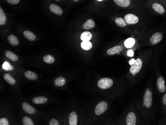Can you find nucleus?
I'll return each mask as SVG.
<instances>
[{
  "label": "nucleus",
  "mask_w": 166,
  "mask_h": 125,
  "mask_svg": "<svg viewBox=\"0 0 166 125\" xmlns=\"http://www.w3.org/2000/svg\"><path fill=\"white\" fill-rule=\"evenodd\" d=\"M23 36L29 41H34L36 40V36L33 33L26 30L23 32Z\"/></svg>",
  "instance_id": "obj_19"
},
{
  "label": "nucleus",
  "mask_w": 166,
  "mask_h": 125,
  "mask_svg": "<svg viewBox=\"0 0 166 125\" xmlns=\"http://www.w3.org/2000/svg\"><path fill=\"white\" fill-rule=\"evenodd\" d=\"M127 56L129 57H132L134 55V51H133L132 50H129L127 51Z\"/></svg>",
  "instance_id": "obj_35"
},
{
  "label": "nucleus",
  "mask_w": 166,
  "mask_h": 125,
  "mask_svg": "<svg viewBox=\"0 0 166 125\" xmlns=\"http://www.w3.org/2000/svg\"><path fill=\"white\" fill-rule=\"evenodd\" d=\"M92 34L89 32H85L81 34V39L83 41H89L92 39Z\"/></svg>",
  "instance_id": "obj_26"
},
{
  "label": "nucleus",
  "mask_w": 166,
  "mask_h": 125,
  "mask_svg": "<svg viewBox=\"0 0 166 125\" xmlns=\"http://www.w3.org/2000/svg\"><path fill=\"white\" fill-rule=\"evenodd\" d=\"M161 109L162 113L166 117V92L162 95L161 99Z\"/></svg>",
  "instance_id": "obj_21"
},
{
  "label": "nucleus",
  "mask_w": 166,
  "mask_h": 125,
  "mask_svg": "<svg viewBox=\"0 0 166 125\" xmlns=\"http://www.w3.org/2000/svg\"><path fill=\"white\" fill-rule=\"evenodd\" d=\"M148 59L138 57L135 59L134 62L131 65L127 74V77L131 83L134 82L136 79L144 72L148 65Z\"/></svg>",
  "instance_id": "obj_2"
},
{
  "label": "nucleus",
  "mask_w": 166,
  "mask_h": 125,
  "mask_svg": "<svg viewBox=\"0 0 166 125\" xmlns=\"http://www.w3.org/2000/svg\"><path fill=\"white\" fill-rule=\"evenodd\" d=\"M139 116L137 113L133 110L129 111L125 115L124 124L126 125H136L139 123Z\"/></svg>",
  "instance_id": "obj_4"
},
{
  "label": "nucleus",
  "mask_w": 166,
  "mask_h": 125,
  "mask_svg": "<svg viewBox=\"0 0 166 125\" xmlns=\"http://www.w3.org/2000/svg\"><path fill=\"white\" fill-rule=\"evenodd\" d=\"M114 21L116 25L120 28H125L127 25V23H126L125 19L121 17L116 18Z\"/></svg>",
  "instance_id": "obj_17"
},
{
  "label": "nucleus",
  "mask_w": 166,
  "mask_h": 125,
  "mask_svg": "<svg viewBox=\"0 0 166 125\" xmlns=\"http://www.w3.org/2000/svg\"><path fill=\"white\" fill-rule=\"evenodd\" d=\"M8 3L11 5H17L19 3L20 0H6Z\"/></svg>",
  "instance_id": "obj_33"
},
{
  "label": "nucleus",
  "mask_w": 166,
  "mask_h": 125,
  "mask_svg": "<svg viewBox=\"0 0 166 125\" xmlns=\"http://www.w3.org/2000/svg\"><path fill=\"white\" fill-rule=\"evenodd\" d=\"M153 68L155 71L156 76V86L157 91L160 95H163L166 92V86L165 80L162 74L160 71L158 64H153Z\"/></svg>",
  "instance_id": "obj_3"
},
{
  "label": "nucleus",
  "mask_w": 166,
  "mask_h": 125,
  "mask_svg": "<svg viewBox=\"0 0 166 125\" xmlns=\"http://www.w3.org/2000/svg\"><path fill=\"white\" fill-rule=\"evenodd\" d=\"M135 40L133 38H128L124 41V46L126 48H131L134 46Z\"/></svg>",
  "instance_id": "obj_27"
},
{
  "label": "nucleus",
  "mask_w": 166,
  "mask_h": 125,
  "mask_svg": "<svg viewBox=\"0 0 166 125\" xmlns=\"http://www.w3.org/2000/svg\"><path fill=\"white\" fill-rule=\"evenodd\" d=\"M134 59H132L131 60L129 61V64L130 65H131L132 64L134 63Z\"/></svg>",
  "instance_id": "obj_36"
},
{
  "label": "nucleus",
  "mask_w": 166,
  "mask_h": 125,
  "mask_svg": "<svg viewBox=\"0 0 166 125\" xmlns=\"http://www.w3.org/2000/svg\"><path fill=\"white\" fill-rule=\"evenodd\" d=\"M98 1H103V0H97Z\"/></svg>",
  "instance_id": "obj_38"
},
{
  "label": "nucleus",
  "mask_w": 166,
  "mask_h": 125,
  "mask_svg": "<svg viewBox=\"0 0 166 125\" xmlns=\"http://www.w3.org/2000/svg\"><path fill=\"white\" fill-rule=\"evenodd\" d=\"M114 3L120 7L127 8L130 5V0H113Z\"/></svg>",
  "instance_id": "obj_15"
},
{
  "label": "nucleus",
  "mask_w": 166,
  "mask_h": 125,
  "mask_svg": "<svg viewBox=\"0 0 166 125\" xmlns=\"http://www.w3.org/2000/svg\"><path fill=\"white\" fill-rule=\"evenodd\" d=\"M5 55H6V57H7V58H8V59L13 61H17L19 59V57L15 54L10 50H7L6 51Z\"/></svg>",
  "instance_id": "obj_23"
},
{
  "label": "nucleus",
  "mask_w": 166,
  "mask_h": 125,
  "mask_svg": "<svg viewBox=\"0 0 166 125\" xmlns=\"http://www.w3.org/2000/svg\"><path fill=\"white\" fill-rule=\"evenodd\" d=\"M8 120L5 118H2L0 119V125H8Z\"/></svg>",
  "instance_id": "obj_32"
},
{
  "label": "nucleus",
  "mask_w": 166,
  "mask_h": 125,
  "mask_svg": "<svg viewBox=\"0 0 166 125\" xmlns=\"http://www.w3.org/2000/svg\"><path fill=\"white\" fill-rule=\"evenodd\" d=\"M25 76L26 79L29 80H35L37 78V74L34 72L31 71H26L25 72Z\"/></svg>",
  "instance_id": "obj_20"
},
{
  "label": "nucleus",
  "mask_w": 166,
  "mask_h": 125,
  "mask_svg": "<svg viewBox=\"0 0 166 125\" xmlns=\"http://www.w3.org/2000/svg\"><path fill=\"white\" fill-rule=\"evenodd\" d=\"M4 78L7 83H8V84L11 85H14L16 83L15 79L8 73H6L4 75Z\"/></svg>",
  "instance_id": "obj_25"
},
{
  "label": "nucleus",
  "mask_w": 166,
  "mask_h": 125,
  "mask_svg": "<svg viewBox=\"0 0 166 125\" xmlns=\"http://www.w3.org/2000/svg\"><path fill=\"white\" fill-rule=\"evenodd\" d=\"M8 41L11 46H18L19 44V40L18 39L17 36H15L14 34H11L8 37Z\"/></svg>",
  "instance_id": "obj_16"
},
{
  "label": "nucleus",
  "mask_w": 166,
  "mask_h": 125,
  "mask_svg": "<svg viewBox=\"0 0 166 125\" xmlns=\"http://www.w3.org/2000/svg\"><path fill=\"white\" fill-rule=\"evenodd\" d=\"M43 61L46 63L51 64L55 62V58L53 55H50V54H47V55L44 56L43 58Z\"/></svg>",
  "instance_id": "obj_24"
},
{
  "label": "nucleus",
  "mask_w": 166,
  "mask_h": 125,
  "mask_svg": "<svg viewBox=\"0 0 166 125\" xmlns=\"http://www.w3.org/2000/svg\"><path fill=\"white\" fill-rule=\"evenodd\" d=\"M22 123L24 125H33V121L28 117H25L22 119Z\"/></svg>",
  "instance_id": "obj_31"
},
{
  "label": "nucleus",
  "mask_w": 166,
  "mask_h": 125,
  "mask_svg": "<svg viewBox=\"0 0 166 125\" xmlns=\"http://www.w3.org/2000/svg\"><path fill=\"white\" fill-rule=\"evenodd\" d=\"M73 1L74 2H78L79 0H73Z\"/></svg>",
  "instance_id": "obj_37"
},
{
  "label": "nucleus",
  "mask_w": 166,
  "mask_h": 125,
  "mask_svg": "<svg viewBox=\"0 0 166 125\" xmlns=\"http://www.w3.org/2000/svg\"><path fill=\"white\" fill-rule=\"evenodd\" d=\"M48 99L44 96H39L35 97L32 100V102L35 104H42L47 102Z\"/></svg>",
  "instance_id": "obj_18"
},
{
  "label": "nucleus",
  "mask_w": 166,
  "mask_h": 125,
  "mask_svg": "<svg viewBox=\"0 0 166 125\" xmlns=\"http://www.w3.org/2000/svg\"><path fill=\"white\" fill-rule=\"evenodd\" d=\"M69 125H77L78 124V116L75 112H72L69 115Z\"/></svg>",
  "instance_id": "obj_13"
},
{
  "label": "nucleus",
  "mask_w": 166,
  "mask_h": 125,
  "mask_svg": "<svg viewBox=\"0 0 166 125\" xmlns=\"http://www.w3.org/2000/svg\"><path fill=\"white\" fill-rule=\"evenodd\" d=\"M56 1H59V0H56Z\"/></svg>",
  "instance_id": "obj_39"
},
{
  "label": "nucleus",
  "mask_w": 166,
  "mask_h": 125,
  "mask_svg": "<svg viewBox=\"0 0 166 125\" xmlns=\"http://www.w3.org/2000/svg\"><path fill=\"white\" fill-rule=\"evenodd\" d=\"M108 104L105 101H102L98 103L96 106L95 113L96 115L99 116L104 113L107 111Z\"/></svg>",
  "instance_id": "obj_6"
},
{
  "label": "nucleus",
  "mask_w": 166,
  "mask_h": 125,
  "mask_svg": "<svg viewBox=\"0 0 166 125\" xmlns=\"http://www.w3.org/2000/svg\"><path fill=\"white\" fill-rule=\"evenodd\" d=\"M50 125H59L58 121L55 119H52L49 122Z\"/></svg>",
  "instance_id": "obj_34"
},
{
  "label": "nucleus",
  "mask_w": 166,
  "mask_h": 125,
  "mask_svg": "<svg viewBox=\"0 0 166 125\" xmlns=\"http://www.w3.org/2000/svg\"><path fill=\"white\" fill-rule=\"evenodd\" d=\"M138 109L140 115L146 120L154 118L155 114V95L151 84H149L138 102Z\"/></svg>",
  "instance_id": "obj_1"
},
{
  "label": "nucleus",
  "mask_w": 166,
  "mask_h": 125,
  "mask_svg": "<svg viewBox=\"0 0 166 125\" xmlns=\"http://www.w3.org/2000/svg\"><path fill=\"white\" fill-rule=\"evenodd\" d=\"M152 7L153 9L154 10V11L160 15H163L165 12V9L163 6L159 3H155L153 4Z\"/></svg>",
  "instance_id": "obj_11"
},
{
  "label": "nucleus",
  "mask_w": 166,
  "mask_h": 125,
  "mask_svg": "<svg viewBox=\"0 0 166 125\" xmlns=\"http://www.w3.org/2000/svg\"><path fill=\"white\" fill-rule=\"evenodd\" d=\"M163 38V34L161 32L154 33L149 38V43L152 45H156L162 41Z\"/></svg>",
  "instance_id": "obj_7"
},
{
  "label": "nucleus",
  "mask_w": 166,
  "mask_h": 125,
  "mask_svg": "<svg viewBox=\"0 0 166 125\" xmlns=\"http://www.w3.org/2000/svg\"><path fill=\"white\" fill-rule=\"evenodd\" d=\"M122 50H123V47L122 46H115L107 50V54L109 55H114L116 54H120L121 51H122Z\"/></svg>",
  "instance_id": "obj_10"
},
{
  "label": "nucleus",
  "mask_w": 166,
  "mask_h": 125,
  "mask_svg": "<svg viewBox=\"0 0 166 125\" xmlns=\"http://www.w3.org/2000/svg\"><path fill=\"white\" fill-rule=\"evenodd\" d=\"M95 23L93 20L92 19H89L86 20L85 22L83 25V29L86 30H91L95 28Z\"/></svg>",
  "instance_id": "obj_14"
},
{
  "label": "nucleus",
  "mask_w": 166,
  "mask_h": 125,
  "mask_svg": "<svg viewBox=\"0 0 166 125\" xmlns=\"http://www.w3.org/2000/svg\"><path fill=\"white\" fill-rule=\"evenodd\" d=\"M66 79L62 76L57 77L54 80V84L58 87L63 86L66 83Z\"/></svg>",
  "instance_id": "obj_22"
},
{
  "label": "nucleus",
  "mask_w": 166,
  "mask_h": 125,
  "mask_svg": "<svg viewBox=\"0 0 166 125\" xmlns=\"http://www.w3.org/2000/svg\"><path fill=\"white\" fill-rule=\"evenodd\" d=\"M127 25H135L139 22V19L138 17L134 14H128L124 16V18Z\"/></svg>",
  "instance_id": "obj_8"
},
{
  "label": "nucleus",
  "mask_w": 166,
  "mask_h": 125,
  "mask_svg": "<svg viewBox=\"0 0 166 125\" xmlns=\"http://www.w3.org/2000/svg\"><path fill=\"white\" fill-rule=\"evenodd\" d=\"M49 10L54 14L60 16L63 14V11L60 7L57 6L56 5L52 4L50 6Z\"/></svg>",
  "instance_id": "obj_12"
},
{
  "label": "nucleus",
  "mask_w": 166,
  "mask_h": 125,
  "mask_svg": "<svg viewBox=\"0 0 166 125\" xmlns=\"http://www.w3.org/2000/svg\"><path fill=\"white\" fill-rule=\"evenodd\" d=\"M7 21V17L2 8H0V25L2 26L5 24Z\"/></svg>",
  "instance_id": "obj_29"
},
{
  "label": "nucleus",
  "mask_w": 166,
  "mask_h": 125,
  "mask_svg": "<svg viewBox=\"0 0 166 125\" xmlns=\"http://www.w3.org/2000/svg\"><path fill=\"white\" fill-rule=\"evenodd\" d=\"M2 67L3 69L6 71H11V70H14V66L10 64V63L7 61L4 62Z\"/></svg>",
  "instance_id": "obj_30"
},
{
  "label": "nucleus",
  "mask_w": 166,
  "mask_h": 125,
  "mask_svg": "<svg viewBox=\"0 0 166 125\" xmlns=\"http://www.w3.org/2000/svg\"><path fill=\"white\" fill-rule=\"evenodd\" d=\"M113 81L109 78H103L99 80L97 82V86L102 89H107L111 88L113 85Z\"/></svg>",
  "instance_id": "obj_5"
},
{
  "label": "nucleus",
  "mask_w": 166,
  "mask_h": 125,
  "mask_svg": "<svg viewBox=\"0 0 166 125\" xmlns=\"http://www.w3.org/2000/svg\"><path fill=\"white\" fill-rule=\"evenodd\" d=\"M22 107L23 109V111L28 114L32 115L36 113L35 109L27 102H23L22 104Z\"/></svg>",
  "instance_id": "obj_9"
},
{
  "label": "nucleus",
  "mask_w": 166,
  "mask_h": 125,
  "mask_svg": "<svg viewBox=\"0 0 166 125\" xmlns=\"http://www.w3.org/2000/svg\"><path fill=\"white\" fill-rule=\"evenodd\" d=\"M81 47L84 50H89L92 48V43L89 41H83L81 43Z\"/></svg>",
  "instance_id": "obj_28"
}]
</instances>
